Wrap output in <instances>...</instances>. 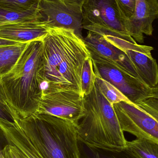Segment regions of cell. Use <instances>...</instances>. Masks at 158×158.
<instances>
[{"label":"cell","mask_w":158,"mask_h":158,"mask_svg":"<svg viewBox=\"0 0 158 158\" xmlns=\"http://www.w3.org/2000/svg\"><path fill=\"white\" fill-rule=\"evenodd\" d=\"M42 42L38 73L42 94L63 90L81 94L82 69L90 56L83 38L72 30L50 27Z\"/></svg>","instance_id":"cell-1"},{"label":"cell","mask_w":158,"mask_h":158,"mask_svg":"<svg viewBox=\"0 0 158 158\" xmlns=\"http://www.w3.org/2000/svg\"><path fill=\"white\" fill-rule=\"evenodd\" d=\"M42 40L29 43L13 69L1 78L8 106L19 118L37 112L42 92L39 69L42 60Z\"/></svg>","instance_id":"cell-2"},{"label":"cell","mask_w":158,"mask_h":158,"mask_svg":"<svg viewBox=\"0 0 158 158\" xmlns=\"http://www.w3.org/2000/svg\"><path fill=\"white\" fill-rule=\"evenodd\" d=\"M15 123L44 158H80L78 124L36 112Z\"/></svg>","instance_id":"cell-3"},{"label":"cell","mask_w":158,"mask_h":158,"mask_svg":"<svg viewBox=\"0 0 158 158\" xmlns=\"http://www.w3.org/2000/svg\"><path fill=\"white\" fill-rule=\"evenodd\" d=\"M85 114L77 126L78 139L87 145L119 150L127 146L113 106L95 84L93 91L84 97Z\"/></svg>","instance_id":"cell-4"},{"label":"cell","mask_w":158,"mask_h":158,"mask_svg":"<svg viewBox=\"0 0 158 158\" xmlns=\"http://www.w3.org/2000/svg\"><path fill=\"white\" fill-rule=\"evenodd\" d=\"M83 29L135 43L125 27V19L116 0H84Z\"/></svg>","instance_id":"cell-5"},{"label":"cell","mask_w":158,"mask_h":158,"mask_svg":"<svg viewBox=\"0 0 158 158\" xmlns=\"http://www.w3.org/2000/svg\"><path fill=\"white\" fill-rule=\"evenodd\" d=\"M113 106L123 132L158 144V122L156 119L131 102L121 101Z\"/></svg>","instance_id":"cell-6"},{"label":"cell","mask_w":158,"mask_h":158,"mask_svg":"<svg viewBox=\"0 0 158 158\" xmlns=\"http://www.w3.org/2000/svg\"><path fill=\"white\" fill-rule=\"evenodd\" d=\"M37 112L78 124L85 114L84 98L81 93L68 90L43 94Z\"/></svg>","instance_id":"cell-7"},{"label":"cell","mask_w":158,"mask_h":158,"mask_svg":"<svg viewBox=\"0 0 158 158\" xmlns=\"http://www.w3.org/2000/svg\"><path fill=\"white\" fill-rule=\"evenodd\" d=\"M93 62L96 76L111 84L133 104L152 97L151 88L140 79L109 63Z\"/></svg>","instance_id":"cell-8"},{"label":"cell","mask_w":158,"mask_h":158,"mask_svg":"<svg viewBox=\"0 0 158 158\" xmlns=\"http://www.w3.org/2000/svg\"><path fill=\"white\" fill-rule=\"evenodd\" d=\"M82 6L63 0H41L40 7L50 27L72 30L79 37L83 38Z\"/></svg>","instance_id":"cell-9"},{"label":"cell","mask_w":158,"mask_h":158,"mask_svg":"<svg viewBox=\"0 0 158 158\" xmlns=\"http://www.w3.org/2000/svg\"><path fill=\"white\" fill-rule=\"evenodd\" d=\"M83 39L93 62L109 63L140 79L125 52L108 40L104 35L88 31Z\"/></svg>","instance_id":"cell-10"},{"label":"cell","mask_w":158,"mask_h":158,"mask_svg":"<svg viewBox=\"0 0 158 158\" xmlns=\"http://www.w3.org/2000/svg\"><path fill=\"white\" fill-rule=\"evenodd\" d=\"M158 18V0H136L133 15L125 20L129 35L140 43L144 42V34L152 36L153 23Z\"/></svg>","instance_id":"cell-11"},{"label":"cell","mask_w":158,"mask_h":158,"mask_svg":"<svg viewBox=\"0 0 158 158\" xmlns=\"http://www.w3.org/2000/svg\"><path fill=\"white\" fill-rule=\"evenodd\" d=\"M49 25L45 20L0 26V38L19 43L42 40L47 35Z\"/></svg>","instance_id":"cell-12"},{"label":"cell","mask_w":158,"mask_h":158,"mask_svg":"<svg viewBox=\"0 0 158 158\" xmlns=\"http://www.w3.org/2000/svg\"><path fill=\"white\" fill-rule=\"evenodd\" d=\"M124 52L135 67L140 80L150 88L158 86V65L152 56L133 50Z\"/></svg>","instance_id":"cell-13"},{"label":"cell","mask_w":158,"mask_h":158,"mask_svg":"<svg viewBox=\"0 0 158 158\" xmlns=\"http://www.w3.org/2000/svg\"><path fill=\"white\" fill-rule=\"evenodd\" d=\"M0 126L10 142L27 158H44L16 123L0 119Z\"/></svg>","instance_id":"cell-14"},{"label":"cell","mask_w":158,"mask_h":158,"mask_svg":"<svg viewBox=\"0 0 158 158\" xmlns=\"http://www.w3.org/2000/svg\"><path fill=\"white\" fill-rule=\"evenodd\" d=\"M80 158H140L126 146L119 150L90 146L79 140Z\"/></svg>","instance_id":"cell-15"},{"label":"cell","mask_w":158,"mask_h":158,"mask_svg":"<svg viewBox=\"0 0 158 158\" xmlns=\"http://www.w3.org/2000/svg\"><path fill=\"white\" fill-rule=\"evenodd\" d=\"M27 43L0 46V77L9 73L17 63Z\"/></svg>","instance_id":"cell-16"},{"label":"cell","mask_w":158,"mask_h":158,"mask_svg":"<svg viewBox=\"0 0 158 158\" xmlns=\"http://www.w3.org/2000/svg\"><path fill=\"white\" fill-rule=\"evenodd\" d=\"M44 20L45 19L41 13L40 7L23 12L10 11L0 8V26Z\"/></svg>","instance_id":"cell-17"},{"label":"cell","mask_w":158,"mask_h":158,"mask_svg":"<svg viewBox=\"0 0 158 158\" xmlns=\"http://www.w3.org/2000/svg\"><path fill=\"white\" fill-rule=\"evenodd\" d=\"M127 147L140 158H158V144L142 138L127 142Z\"/></svg>","instance_id":"cell-18"},{"label":"cell","mask_w":158,"mask_h":158,"mask_svg":"<svg viewBox=\"0 0 158 158\" xmlns=\"http://www.w3.org/2000/svg\"><path fill=\"white\" fill-rule=\"evenodd\" d=\"M95 80L96 85L99 91L112 106L121 101L131 102L121 92L108 82L96 76Z\"/></svg>","instance_id":"cell-19"},{"label":"cell","mask_w":158,"mask_h":158,"mask_svg":"<svg viewBox=\"0 0 158 158\" xmlns=\"http://www.w3.org/2000/svg\"><path fill=\"white\" fill-rule=\"evenodd\" d=\"M95 77L93 61L90 56L84 63L81 75V93L83 97L88 95L93 91Z\"/></svg>","instance_id":"cell-20"},{"label":"cell","mask_w":158,"mask_h":158,"mask_svg":"<svg viewBox=\"0 0 158 158\" xmlns=\"http://www.w3.org/2000/svg\"><path fill=\"white\" fill-rule=\"evenodd\" d=\"M41 0H0V8L13 11H28L40 8Z\"/></svg>","instance_id":"cell-21"},{"label":"cell","mask_w":158,"mask_h":158,"mask_svg":"<svg viewBox=\"0 0 158 158\" xmlns=\"http://www.w3.org/2000/svg\"><path fill=\"white\" fill-rule=\"evenodd\" d=\"M104 36L108 40L124 52L127 50H133L143 53L148 56H152L151 52L154 49L151 46L140 45L137 43H132L126 40L114 36L109 35Z\"/></svg>","instance_id":"cell-22"},{"label":"cell","mask_w":158,"mask_h":158,"mask_svg":"<svg viewBox=\"0 0 158 158\" xmlns=\"http://www.w3.org/2000/svg\"><path fill=\"white\" fill-rule=\"evenodd\" d=\"M136 105L158 122V98L150 97Z\"/></svg>","instance_id":"cell-23"},{"label":"cell","mask_w":158,"mask_h":158,"mask_svg":"<svg viewBox=\"0 0 158 158\" xmlns=\"http://www.w3.org/2000/svg\"><path fill=\"white\" fill-rule=\"evenodd\" d=\"M123 15L126 20L134 14L136 0H116Z\"/></svg>","instance_id":"cell-24"},{"label":"cell","mask_w":158,"mask_h":158,"mask_svg":"<svg viewBox=\"0 0 158 158\" xmlns=\"http://www.w3.org/2000/svg\"><path fill=\"white\" fill-rule=\"evenodd\" d=\"M0 119L10 123H15V112L8 104L0 100Z\"/></svg>","instance_id":"cell-25"},{"label":"cell","mask_w":158,"mask_h":158,"mask_svg":"<svg viewBox=\"0 0 158 158\" xmlns=\"http://www.w3.org/2000/svg\"><path fill=\"white\" fill-rule=\"evenodd\" d=\"M3 154L5 158H27L19 149L11 143L6 146L3 149Z\"/></svg>","instance_id":"cell-26"},{"label":"cell","mask_w":158,"mask_h":158,"mask_svg":"<svg viewBox=\"0 0 158 158\" xmlns=\"http://www.w3.org/2000/svg\"><path fill=\"white\" fill-rule=\"evenodd\" d=\"M10 142L0 126V158H5L3 151L6 146L10 144Z\"/></svg>","instance_id":"cell-27"},{"label":"cell","mask_w":158,"mask_h":158,"mask_svg":"<svg viewBox=\"0 0 158 158\" xmlns=\"http://www.w3.org/2000/svg\"><path fill=\"white\" fill-rule=\"evenodd\" d=\"M19 44L21 43L0 38V46H2V45H14V44Z\"/></svg>","instance_id":"cell-28"},{"label":"cell","mask_w":158,"mask_h":158,"mask_svg":"<svg viewBox=\"0 0 158 158\" xmlns=\"http://www.w3.org/2000/svg\"><path fill=\"white\" fill-rule=\"evenodd\" d=\"M0 100L7 104L6 97L2 85L1 77H0Z\"/></svg>","instance_id":"cell-29"},{"label":"cell","mask_w":158,"mask_h":158,"mask_svg":"<svg viewBox=\"0 0 158 158\" xmlns=\"http://www.w3.org/2000/svg\"><path fill=\"white\" fill-rule=\"evenodd\" d=\"M152 97L158 98V86L152 88Z\"/></svg>","instance_id":"cell-30"},{"label":"cell","mask_w":158,"mask_h":158,"mask_svg":"<svg viewBox=\"0 0 158 158\" xmlns=\"http://www.w3.org/2000/svg\"><path fill=\"white\" fill-rule=\"evenodd\" d=\"M63 1L68 2L74 3H77L83 5L84 0H63Z\"/></svg>","instance_id":"cell-31"}]
</instances>
